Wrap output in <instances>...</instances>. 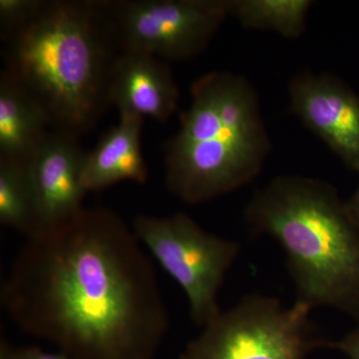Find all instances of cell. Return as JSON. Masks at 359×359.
I'll return each mask as SVG.
<instances>
[{
	"mask_svg": "<svg viewBox=\"0 0 359 359\" xmlns=\"http://www.w3.org/2000/svg\"><path fill=\"white\" fill-rule=\"evenodd\" d=\"M112 210L26 238L1 290L25 334L77 359H154L169 316L154 264Z\"/></svg>",
	"mask_w": 359,
	"mask_h": 359,
	"instance_id": "1",
	"label": "cell"
},
{
	"mask_svg": "<svg viewBox=\"0 0 359 359\" xmlns=\"http://www.w3.org/2000/svg\"><path fill=\"white\" fill-rule=\"evenodd\" d=\"M119 52L108 1L53 0L7 42L6 69L42 104L52 130L78 139L109 106Z\"/></svg>",
	"mask_w": 359,
	"mask_h": 359,
	"instance_id": "2",
	"label": "cell"
},
{
	"mask_svg": "<svg viewBox=\"0 0 359 359\" xmlns=\"http://www.w3.org/2000/svg\"><path fill=\"white\" fill-rule=\"evenodd\" d=\"M250 230L282 248L297 290L309 308H330L359 323V226L334 187L285 175L252 196Z\"/></svg>",
	"mask_w": 359,
	"mask_h": 359,
	"instance_id": "3",
	"label": "cell"
},
{
	"mask_svg": "<svg viewBox=\"0 0 359 359\" xmlns=\"http://www.w3.org/2000/svg\"><path fill=\"white\" fill-rule=\"evenodd\" d=\"M192 101L165 146V182L188 205L233 192L262 173L271 143L255 87L214 71L196 80Z\"/></svg>",
	"mask_w": 359,
	"mask_h": 359,
	"instance_id": "4",
	"label": "cell"
},
{
	"mask_svg": "<svg viewBox=\"0 0 359 359\" xmlns=\"http://www.w3.org/2000/svg\"><path fill=\"white\" fill-rule=\"evenodd\" d=\"M308 304L250 294L221 311L190 340L180 359H308L327 347L316 332Z\"/></svg>",
	"mask_w": 359,
	"mask_h": 359,
	"instance_id": "5",
	"label": "cell"
},
{
	"mask_svg": "<svg viewBox=\"0 0 359 359\" xmlns=\"http://www.w3.org/2000/svg\"><path fill=\"white\" fill-rule=\"evenodd\" d=\"M132 228L185 292L194 323L203 327L218 316L219 292L240 252L238 243L205 231L184 212L168 217L139 215Z\"/></svg>",
	"mask_w": 359,
	"mask_h": 359,
	"instance_id": "6",
	"label": "cell"
},
{
	"mask_svg": "<svg viewBox=\"0 0 359 359\" xmlns=\"http://www.w3.org/2000/svg\"><path fill=\"white\" fill-rule=\"evenodd\" d=\"M120 51L164 61L199 55L229 16V0L108 1Z\"/></svg>",
	"mask_w": 359,
	"mask_h": 359,
	"instance_id": "7",
	"label": "cell"
},
{
	"mask_svg": "<svg viewBox=\"0 0 359 359\" xmlns=\"http://www.w3.org/2000/svg\"><path fill=\"white\" fill-rule=\"evenodd\" d=\"M289 94L292 114L359 175V95L339 78L309 71L292 78Z\"/></svg>",
	"mask_w": 359,
	"mask_h": 359,
	"instance_id": "8",
	"label": "cell"
},
{
	"mask_svg": "<svg viewBox=\"0 0 359 359\" xmlns=\"http://www.w3.org/2000/svg\"><path fill=\"white\" fill-rule=\"evenodd\" d=\"M85 157L77 138L52 130L28 161L36 205V233L62 226L84 209Z\"/></svg>",
	"mask_w": 359,
	"mask_h": 359,
	"instance_id": "9",
	"label": "cell"
},
{
	"mask_svg": "<svg viewBox=\"0 0 359 359\" xmlns=\"http://www.w3.org/2000/svg\"><path fill=\"white\" fill-rule=\"evenodd\" d=\"M180 90L167 61L120 51L111 68L108 102L120 115L166 122L178 109Z\"/></svg>",
	"mask_w": 359,
	"mask_h": 359,
	"instance_id": "10",
	"label": "cell"
},
{
	"mask_svg": "<svg viewBox=\"0 0 359 359\" xmlns=\"http://www.w3.org/2000/svg\"><path fill=\"white\" fill-rule=\"evenodd\" d=\"M143 118L120 115L119 122L103 135L96 147L86 153L82 185L86 193L130 181L145 184L148 168L142 153Z\"/></svg>",
	"mask_w": 359,
	"mask_h": 359,
	"instance_id": "11",
	"label": "cell"
},
{
	"mask_svg": "<svg viewBox=\"0 0 359 359\" xmlns=\"http://www.w3.org/2000/svg\"><path fill=\"white\" fill-rule=\"evenodd\" d=\"M51 129L42 104L4 68L0 74V158L28 162Z\"/></svg>",
	"mask_w": 359,
	"mask_h": 359,
	"instance_id": "12",
	"label": "cell"
},
{
	"mask_svg": "<svg viewBox=\"0 0 359 359\" xmlns=\"http://www.w3.org/2000/svg\"><path fill=\"white\" fill-rule=\"evenodd\" d=\"M311 0H229V15L249 29L268 30L289 39L304 34Z\"/></svg>",
	"mask_w": 359,
	"mask_h": 359,
	"instance_id": "13",
	"label": "cell"
},
{
	"mask_svg": "<svg viewBox=\"0 0 359 359\" xmlns=\"http://www.w3.org/2000/svg\"><path fill=\"white\" fill-rule=\"evenodd\" d=\"M0 223L26 238L37 233L36 205L27 162L0 158Z\"/></svg>",
	"mask_w": 359,
	"mask_h": 359,
	"instance_id": "14",
	"label": "cell"
},
{
	"mask_svg": "<svg viewBox=\"0 0 359 359\" xmlns=\"http://www.w3.org/2000/svg\"><path fill=\"white\" fill-rule=\"evenodd\" d=\"M46 0H0V36L6 43L39 18Z\"/></svg>",
	"mask_w": 359,
	"mask_h": 359,
	"instance_id": "15",
	"label": "cell"
},
{
	"mask_svg": "<svg viewBox=\"0 0 359 359\" xmlns=\"http://www.w3.org/2000/svg\"><path fill=\"white\" fill-rule=\"evenodd\" d=\"M0 359H77L59 351L49 353L39 346L13 347L6 339L0 341Z\"/></svg>",
	"mask_w": 359,
	"mask_h": 359,
	"instance_id": "16",
	"label": "cell"
},
{
	"mask_svg": "<svg viewBox=\"0 0 359 359\" xmlns=\"http://www.w3.org/2000/svg\"><path fill=\"white\" fill-rule=\"evenodd\" d=\"M327 347L337 349L349 359H359V323L358 327L337 341H328Z\"/></svg>",
	"mask_w": 359,
	"mask_h": 359,
	"instance_id": "17",
	"label": "cell"
},
{
	"mask_svg": "<svg viewBox=\"0 0 359 359\" xmlns=\"http://www.w3.org/2000/svg\"><path fill=\"white\" fill-rule=\"evenodd\" d=\"M346 205L351 218L359 226V185L351 199L346 201Z\"/></svg>",
	"mask_w": 359,
	"mask_h": 359,
	"instance_id": "18",
	"label": "cell"
}]
</instances>
